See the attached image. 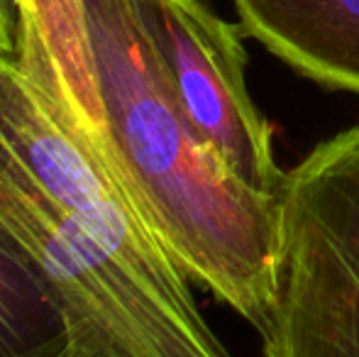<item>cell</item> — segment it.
Segmentation results:
<instances>
[{"label":"cell","instance_id":"1","mask_svg":"<svg viewBox=\"0 0 359 357\" xmlns=\"http://www.w3.org/2000/svg\"><path fill=\"white\" fill-rule=\"evenodd\" d=\"M0 220L67 304L86 357H232L115 172L0 54Z\"/></svg>","mask_w":359,"mask_h":357},{"label":"cell","instance_id":"2","mask_svg":"<svg viewBox=\"0 0 359 357\" xmlns=\"http://www.w3.org/2000/svg\"><path fill=\"white\" fill-rule=\"evenodd\" d=\"M113 172L196 286L262 335L279 291V196L247 186L189 123L137 0H81Z\"/></svg>","mask_w":359,"mask_h":357},{"label":"cell","instance_id":"3","mask_svg":"<svg viewBox=\"0 0 359 357\" xmlns=\"http://www.w3.org/2000/svg\"><path fill=\"white\" fill-rule=\"evenodd\" d=\"M279 291L264 357H359V125L318 142L279 186Z\"/></svg>","mask_w":359,"mask_h":357},{"label":"cell","instance_id":"4","mask_svg":"<svg viewBox=\"0 0 359 357\" xmlns=\"http://www.w3.org/2000/svg\"><path fill=\"white\" fill-rule=\"evenodd\" d=\"M144 27L194 130L247 186L279 194L274 128L247 88L245 32L203 0H137Z\"/></svg>","mask_w":359,"mask_h":357},{"label":"cell","instance_id":"5","mask_svg":"<svg viewBox=\"0 0 359 357\" xmlns=\"http://www.w3.org/2000/svg\"><path fill=\"white\" fill-rule=\"evenodd\" d=\"M237 25L291 72L359 95V0H230Z\"/></svg>","mask_w":359,"mask_h":357},{"label":"cell","instance_id":"6","mask_svg":"<svg viewBox=\"0 0 359 357\" xmlns=\"http://www.w3.org/2000/svg\"><path fill=\"white\" fill-rule=\"evenodd\" d=\"M0 357H86L64 299L3 220Z\"/></svg>","mask_w":359,"mask_h":357},{"label":"cell","instance_id":"7","mask_svg":"<svg viewBox=\"0 0 359 357\" xmlns=\"http://www.w3.org/2000/svg\"><path fill=\"white\" fill-rule=\"evenodd\" d=\"M15 52V13L10 0H0V54Z\"/></svg>","mask_w":359,"mask_h":357}]
</instances>
